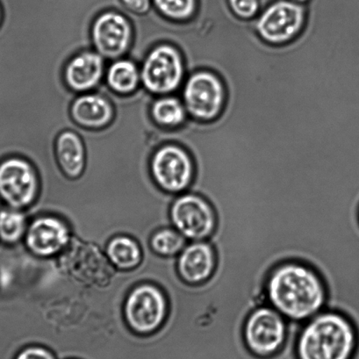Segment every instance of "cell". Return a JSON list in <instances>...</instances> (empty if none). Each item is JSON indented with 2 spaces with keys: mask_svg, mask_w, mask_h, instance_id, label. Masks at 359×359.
I'll use <instances>...</instances> for the list:
<instances>
[{
  "mask_svg": "<svg viewBox=\"0 0 359 359\" xmlns=\"http://www.w3.org/2000/svg\"><path fill=\"white\" fill-rule=\"evenodd\" d=\"M55 156L62 172L69 179H79L85 172L86 145L76 132L66 130L58 135L55 141Z\"/></svg>",
  "mask_w": 359,
  "mask_h": 359,
  "instance_id": "16",
  "label": "cell"
},
{
  "mask_svg": "<svg viewBox=\"0 0 359 359\" xmlns=\"http://www.w3.org/2000/svg\"><path fill=\"white\" fill-rule=\"evenodd\" d=\"M182 100L190 118L202 123L215 121L224 109L226 86L216 73L200 69L184 80Z\"/></svg>",
  "mask_w": 359,
  "mask_h": 359,
  "instance_id": "3",
  "label": "cell"
},
{
  "mask_svg": "<svg viewBox=\"0 0 359 359\" xmlns=\"http://www.w3.org/2000/svg\"><path fill=\"white\" fill-rule=\"evenodd\" d=\"M233 15L243 20H253L261 12L259 0H229Z\"/></svg>",
  "mask_w": 359,
  "mask_h": 359,
  "instance_id": "23",
  "label": "cell"
},
{
  "mask_svg": "<svg viewBox=\"0 0 359 359\" xmlns=\"http://www.w3.org/2000/svg\"><path fill=\"white\" fill-rule=\"evenodd\" d=\"M217 257L214 246L208 240L189 242L177 256V269L184 282L200 285L215 273Z\"/></svg>",
  "mask_w": 359,
  "mask_h": 359,
  "instance_id": "13",
  "label": "cell"
},
{
  "mask_svg": "<svg viewBox=\"0 0 359 359\" xmlns=\"http://www.w3.org/2000/svg\"><path fill=\"white\" fill-rule=\"evenodd\" d=\"M268 303L288 320L305 323L325 309L327 288L318 271L301 261L278 264L266 282Z\"/></svg>",
  "mask_w": 359,
  "mask_h": 359,
  "instance_id": "1",
  "label": "cell"
},
{
  "mask_svg": "<svg viewBox=\"0 0 359 359\" xmlns=\"http://www.w3.org/2000/svg\"><path fill=\"white\" fill-rule=\"evenodd\" d=\"M29 222L26 211L15 208L0 211V238L9 245L22 242Z\"/></svg>",
  "mask_w": 359,
  "mask_h": 359,
  "instance_id": "20",
  "label": "cell"
},
{
  "mask_svg": "<svg viewBox=\"0 0 359 359\" xmlns=\"http://www.w3.org/2000/svg\"><path fill=\"white\" fill-rule=\"evenodd\" d=\"M93 46L103 57L115 59L126 53L133 39L130 20L123 13H100L92 27Z\"/></svg>",
  "mask_w": 359,
  "mask_h": 359,
  "instance_id": "12",
  "label": "cell"
},
{
  "mask_svg": "<svg viewBox=\"0 0 359 359\" xmlns=\"http://www.w3.org/2000/svg\"><path fill=\"white\" fill-rule=\"evenodd\" d=\"M107 255L110 262L118 269L130 271L140 266L142 250L137 240L130 236L113 237L107 243Z\"/></svg>",
  "mask_w": 359,
  "mask_h": 359,
  "instance_id": "17",
  "label": "cell"
},
{
  "mask_svg": "<svg viewBox=\"0 0 359 359\" xmlns=\"http://www.w3.org/2000/svg\"><path fill=\"white\" fill-rule=\"evenodd\" d=\"M103 57L86 50L72 57L66 66L65 82L76 93H83L99 85L104 73Z\"/></svg>",
  "mask_w": 359,
  "mask_h": 359,
  "instance_id": "14",
  "label": "cell"
},
{
  "mask_svg": "<svg viewBox=\"0 0 359 359\" xmlns=\"http://www.w3.org/2000/svg\"><path fill=\"white\" fill-rule=\"evenodd\" d=\"M141 74L135 62L131 60H118L108 69L107 81L111 92L130 94L135 92L139 86Z\"/></svg>",
  "mask_w": 359,
  "mask_h": 359,
  "instance_id": "18",
  "label": "cell"
},
{
  "mask_svg": "<svg viewBox=\"0 0 359 359\" xmlns=\"http://www.w3.org/2000/svg\"><path fill=\"white\" fill-rule=\"evenodd\" d=\"M111 94H113V93H111V92L108 93V95H109L110 97H111ZM132 96H133V95H132ZM135 96H139V97H144V99L149 100L148 99V97H147V99H146V97H145V96H144V94H142V93H138L137 94V95H135ZM123 97H124V96H123ZM110 100H111V99H110Z\"/></svg>",
  "mask_w": 359,
  "mask_h": 359,
  "instance_id": "27",
  "label": "cell"
},
{
  "mask_svg": "<svg viewBox=\"0 0 359 359\" xmlns=\"http://www.w3.org/2000/svg\"><path fill=\"white\" fill-rule=\"evenodd\" d=\"M15 359H57L53 351L43 345H29L16 355Z\"/></svg>",
  "mask_w": 359,
  "mask_h": 359,
  "instance_id": "24",
  "label": "cell"
},
{
  "mask_svg": "<svg viewBox=\"0 0 359 359\" xmlns=\"http://www.w3.org/2000/svg\"><path fill=\"white\" fill-rule=\"evenodd\" d=\"M163 16L177 22H188L196 15L198 0H152Z\"/></svg>",
  "mask_w": 359,
  "mask_h": 359,
  "instance_id": "22",
  "label": "cell"
},
{
  "mask_svg": "<svg viewBox=\"0 0 359 359\" xmlns=\"http://www.w3.org/2000/svg\"><path fill=\"white\" fill-rule=\"evenodd\" d=\"M151 111L155 123L167 128H180L189 118L183 100L176 97H163L156 100Z\"/></svg>",
  "mask_w": 359,
  "mask_h": 359,
  "instance_id": "19",
  "label": "cell"
},
{
  "mask_svg": "<svg viewBox=\"0 0 359 359\" xmlns=\"http://www.w3.org/2000/svg\"><path fill=\"white\" fill-rule=\"evenodd\" d=\"M151 170L153 180L163 191L176 195L189 190L195 176L190 153L175 144L163 146L153 154Z\"/></svg>",
  "mask_w": 359,
  "mask_h": 359,
  "instance_id": "9",
  "label": "cell"
},
{
  "mask_svg": "<svg viewBox=\"0 0 359 359\" xmlns=\"http://www.w3.org/2000/svg\"><path fill=\"white\" fill-rule=\"evenodd\" d=\"M189 241L172 226L156 230L151 237V247L158 256L172 257L180 255Z\"/></svg>",
  "mask_w": 359,
  "mask_h": 359,
  "instance_id": "21",
  "label": "cell"
},
{
  "mask_svg": "<svg viewBox=\"0 0 359 359\" xmlns=\"http://www.w3.org/2000/svg\"><path fill=\"white\" fill-rule=\"evenodd\" d=\"M289 320L270 304L253 310L243 327L246 347L255 357H275L287 339Z\"/></svg>",
  "mask_w": 359,
  "mask_h": 359,
  "instance_id": "4",
  "label": "cell"
},
{
  "mask_svg": "<svg viewBox=\"0 0 359 359\" xmlns=\"http://www.w3.org/2000/svg\"><path fill=\"white\" fill-rule=\"evenodd\" d=\"M306 19V5L291 0H276L261 10L256 18V29L266 43L283 45L302 33Z\"/></svg>",
  "mask_w": 359,
  "mask_h": 359,
  "instance_id": "8",
  "label": "cell"
},
{
  "mask_svg": "<svg viewBox=\"0 0 359 359\" xmlns=\"http://www.w3.org/2000/svg\"><path fill=\"white\" fill-rule=\"evenodd\" d=\"M71 240V228L64 219L41 215L30 219L24 243L34 255L53 257L64 252Z\"/></svg>",
  "mask_w": 359,
  "mask_h": 359,
  "instance_id": "11",
  "label": "cell"
},
{
  "mask_svg": "<svg viewBox=\"0 0 359 359\" xmlns=\"http://www.w3.org/2000/svg\"><path fill=\"white\" fill-rule=\"evenodd\" d=\"M125 8L135 15H147L153 8L151 0H121Z\"/></svg>",
  "mask_w": 359,
  "mask_h": 359,
  "instance_id": "25",
  "label": "cell"
},
{
  "mask_svg": "<svg viewBox=\"0 0 359 359\" xmlns=\"http://www.w3.org/2000/svg\"><path fill=\"white\" fill-rule=\"evenodd\" d=\"M187 78L183 54L172 44H162L145 57L141 79L148 93L168 94L175 92Z\"/></svg>",
  "mask_w": 359,
  "mask_h": 359,
  "instance_id": "6",
  "label": "cell"
},
{
  "mask_svg": "<svg viewBox=\"0 0 359 359\" xmlns=\"http://www.w3.org/2000/svg\"><path fill=\"white\" fill-rule=\"evenodd\" d=\"M71 114L79 126L100 130L111 123L114 113L109 99L100 94H85L73 101Z\"/></svg>",
  "mask_w": 359,
  "mask_h": 359,
  "instance_id": "15",
  "label": "cell"
},
{
  "mask_svg": "<svg viewBox=\"0 0 359 359\" xmlns=\"http://www.w3.org/2000/svg\"><path fill=\"white\" fill-rule=\"evenodd\" d=\"M123 311L128 327L146 336L163 325L169 313V302L161 287L146 282L132 289L125 299Z\"/></svg>",
  "mask_w": 359,
  "mask_h": 359,
  "instance_id": "5",
  "label": "cell"
},
{
  "mask_svg": "<svg viewBox=\"0 0 359 359\" xmlns=\"http://www.w3.org/2000/svg\"><path fill=\"white\" fill-rule=\"evenodd\" d=\"M40 193L37 170L30 162L10 158L0 165V196L11 208L27 210Z\"/></svg>",
  "mask_w": 359,
  "mask_h": 359,
  "instance_id": "10",
  "label": "cell"
},
{
  "mask_svg": "<svg viewBox=\"0 0 359 359\" xmlns=\"http://www.w3.org/2000/svg\"><path fill=\"white\" fill-rule=\"evenodd\" d=\"M358 334L348 316L324 309L303 324L295 344L297 359H355Z\"/></svg>",
  "mask_w": 359,
  "mask_h": 359,
  "instance_id": "2",
  "label": "cell"
},
{
  "mask_svg": "<svg viewBox=\"0 0 359 359\" xmlns=\"http://www.w3.org/2000/svg\"><path fill=\"white\" fill-rule=\"evenodd\" d=\"M179 130V128H177Z\"/></svg>",
  "mask_w": 359,
  "mask_h": 359,
  "instance_id": "28",
  "label": "cell"
},
{
  "mask_svg": "<svg viewBox=\"0 0 359 359\" xmlns=\"http://www.w3.org/2000/svg\"><path fill=\"white\" fill-rule=\"evenodd\" d=\"M170 217L173 228L189 242L208 240L217 225L210 202L190 191L177 195L170 207Z\"/></svg>",
  "mask_w": 359,
  "mask_h": 359,
  "instance_id": "7",
  "label": "cell"
},
{
  "mask_svg": "<svg viewBox=\"0 0 359 359\" xmlns=\"http://www.w3.org/2000/svg\"><path fill=\"white\" fill-rule=\"evenodd\" d=\"M291 1L299 3V4L306 5V3L309 1V0H291Z\"/></svg>",
  "mask_w": 359,
  "mask_h": 359,
  "instance_id": "26",
  "label": "cell"
}]
</instances>
